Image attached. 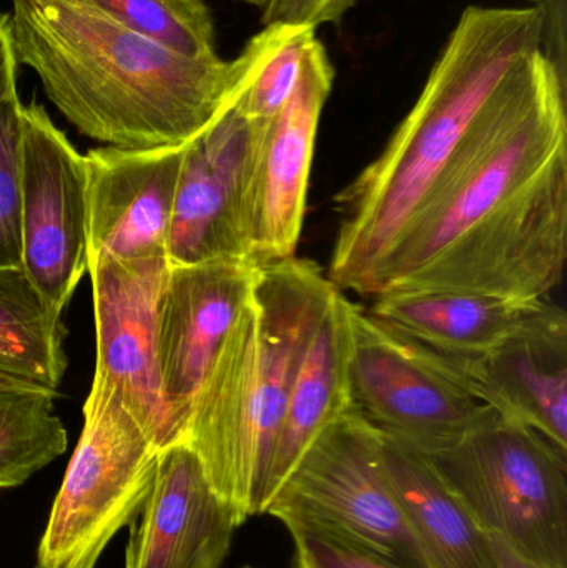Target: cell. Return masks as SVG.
Segmentation results:
<instances>
[{"mask_svg": "<svg viewBox=\"0 0 567 568\" xmlns=\"http://www.w3.org/2000/svg\"><path fill=\"white\" fill-rule=\"evenodd\" d=\"M567 258V87L523 57L445 182L386 263L378 294L459 291L546 300Z\"/></svg>", "mask_w": 567, "mask_h": 568, "instance_id": "1", "label": "cell"}, {"mask_svg": "<svg viewBox=\"0 0 567 568\" xmlns=\"http://www.w3.org/2000/svg\"><path fill=\"white\" fill-rule=\"evenodd\" d=\"M535 9L462 13L408 115L378 159L342 193L328 280L375 297L389 256L462 155L473 125L513 67L539 50Z\"/></svg>", "mask_w": 567, "mask_h": 568, "instance_id": "2", "label": "cell"}, {"mask_svg": "<svg viewBox=\"0 0 567 568\" xmlns=\"http://www.w3.org/2000/svg\"><path fill=\"white\" fill-rule=\"evenodd\" d=\"M13 43L82 135L120 149L185 145L232 99L245 57L190 59L73 0H12Z\"/></svg>", "mask_w": 567, "mask_h": 568, "instance_id": "3", "label": "cell"}, {"mask_svg": "<svg viewBox=\"0 0 567 568\" xmlns=\"http://www.w3.org/2000/svg\"><path fill=\"white\" fill-rule=\"evenodd\" d=\"M336 290L310 260L260 265L250 303L193 399L185 444L240 526L263 516L286 399Z\"/></svg>", "mask_w": 567, "mask_h": 568, "instance_id": "4", "label": "cell"}, {"mask_svg": "<svg viewBox=\"0 0 567 568\" xmlns=\"http://www.w3.org/2000/svg\"><path fill=\"white\" fill-rule=\"evenodd\" d=\"M419 453L483 532L536 566L567 568L566 450L488 409L455 439Z\"/></svg>", "mask_w": 567, "mask_h": 568, "instance_id": "5", "label": "cell"}, {"mask_svg": "<svg viewBox=\"0 0 567 568\" xmlns=\"http://www.w3.org/2000/svg\"><path fill=\"white\" fill-rule=\"evenodd\" d=\"M159 450L109 384L92 381L83 427L37 550V568H95L142 513Z\"/></svg>", "mask_w": 567, "mask_h": 568, "instance_id": "6", "label": "cell"}, {"mask_svg": "<svg viewBox=\"0 0 567 568\" xmlns=\"http://www.w3.org/2000/svg\"><path fill=\"white\" fill-rule=\"evenodd\" d=\"M263 516L322 530L393 568H432L389 486L378 430L353 410L320 434Z\"/></svg>", "mask_w": 567, "mask_h": 568, "instance_id": "7", "label": "cell"}, {"mask_svg": "<svg viewBox=\"0 0 567 568\" xmlns=\"http://www.w3.org/2000/svg\"><path fill=\"white\" fill-rule=\"evenodd\" d=\"M348 384L356 416L418 450L455 439L489 409L469 393L442 353L356 303Z\"/></svg>", "mask_w": 567, "mask_h": 568, "instance_id": "8", "label": "cell"}, {"mask_svg": "<svg viewBox=\"0 0 567 568\" xmlns=\"http://www.w3.org/2000/svg\"><path fill=\"white\" fill-rule=\"evenodd\" d=\"M240 82L219 115L183 145L166 239L170 266L252 262L250 196L270 122L242 112L236 103Z\"/></svg>", "mask_w": 567, "mask_h": 568, "instance_id": "9", "label": "cell"}, {"mask_svg": "<svg viewBox=\"0 0 567 568\" xmlns=\"http://www.w3.org/2000/svg\"><path fill=\"white\" fill-rule=\"evenodd\" d=\"M22 268L57 313L89 272L85 159L37 102L23 106Z\"/></svg>", "mask_w": 567, "mask_h": 568, "instance_id": "10", "label": "cell"}, {"mask_svg": "<svg viewBox=\"0 0 567 568\" xmlns=\"http://www.w3.org/2000/svg\"><path fill=\"white\" fill-rule=\"evenodd\" d=\"M166 256L120 262L89 256L95 317L93 381L113 387L155 449L175 446L156 366V307L169 273Z\"/></svg>", "mask_w": 567, "mask_h": 568, "instance_id": "11", "label": "cell"}, {"mask_svg": "<svg viewBox=\"0 0 567 568\" xmlns=\"http://www.w3.org/2000/svg\"><path fill=\"white\" fill-rule=\"evenodd\" d=\"M256 263L169 266L156 307V366L175 443H185L193 399L255 286Z\"/></svg>", "mask_w": 567, "mask_h": 568, "instance_id": "12", "label": "cell"}, {"mask_svg": "<svg viewBox=\"0 0 567 568\" xmlns=\"http://www.w3.org/2000/svg\"><path fill=\"white\" fill-rule=\"evenodd\" d=\"M335 82L318 39L310 43L295 92L266 126L250 196V246L256 265L296 256L316 133Z\"/></svg>", "mask_w": 567, "mask_h": 568, "instance_id": "13", "label": "cell"}, {"mask_svg": "<svg viewBox=\"0 0 567 568\" xmlns=\"http://www.w3.org/2000/svg\"><path fill=\"white\" fill-rule=\"evenodd\" d=\"M183 145L99 146L85 159L89 256L120 262L166 256Z\"/></svg>", "mask_w": 567, "mask_h": 568, "instance_id": "14", "label": "cell"}, {"mask_svg": "<svg viewBox=\"0 0 567 568\" xmlns=\"http://www.w3.org/2000/svg\"><path fill=\"white\" fill-rule=\"evenodd\" d=\"M139 517L125 568H222L240 527L185 443L160 450Z\"/></svg>", "mask_w": 567, "mask_h": 568, "instance_id": "15", "label": "cell"}, {"mask_svg": "<svg viewBox=\"0 0 567 568\" xmlns=\"http://www.w3.org/2000/svg\"><path fill=\"white\" fill-rule=\"evenodd\" d=\"M442 356L479 403L567 453V317L563 307L551 304L531 326L492 353Z\"/></svg>", "mask_w": 567, "mask_h": 568, "instance_id": "16", "label": "cell"}, {"mask_svg": "<svg viewBox=\"0 0 567 568\" xmlns=\"http://www.w3.org/2000/svg\"><path fill=\"white\" fill-rule=\"evenodd\" d=\"M353 301L336 290L300 363L270 466L266 504L323 430L352 413L348 384Z\"/></svg>", "mask_w": 567, "mask_h": 568, "instance_id": "17", "label": "cell"}, {"mask_svg": "<svg viewBox=\"0 0 567 568\" xmlns=\"http://www.w3.org/2000/svg\"><path fill=\"white\" fill-rule=\"evenodd\" d=\"M551 304L459 291H402L375 296L369 313L439 353L476 357L531 326Z\"/></svg>", "mask_w": 567, "mask_h": 568, "instance_id": "18", "label": "cell"}, {"mask_svg": "<svg viewBox=\"0 0 567 568\" xmlns=\"http://www.w3.org/2000/svg\"><path fill=\"white\" fill-rule=\"evenodd\" d=\"M379 434L389 486L432 568H496L488 534L443 483L428 457Z\"/></svg>", "mask_w": 567, "mask_h": 568, "instance_id": "19", "label": "cell"}, {"mask_svg": "<svg viewBox=\"0 0 567 568\" xmlns=\"http://www.w3.org/2000/svg\"><path fill=\"white\" fill-rule=\"evenodd\" d=\"M67 327L20 268H0V373L59 393Z\"/></svg>", "mask_w": 567, "mask_h": 568, "instance_id": "20", "label": "cell"}, {"mask_svg": "<svg viewBox=\"0 0 567 568\" xmlns=\"http://www.w3.org/2000/svg\"><path fill=\"white\" fill-rule=\"evenodd\" d=\"M57 396L45 387L0 389V489L22 486L65 453V426L53 413Z\"/></svg>", "mask_w": 567, "mask_h": 568, "instance_id": "21", "label": "cell"}, {"mask_svg": "<svg viewBox=\"0 0 567 568\" xmlns=\"http://www.w3.org/2000/svg\"><path fill=\"white\" fill-rule=\"evenodd\" d=\"M316 29L292 23H269L245 49L246 65L236 92L242 112L256 122H272L288 102L302 75L303 60Z\"/></svg>", "mask_w": 567, "mask_h": 568, "instance_id": "22", "label": "cell"}, {"mask_svg": "<svg viewBox=\"0 0 567 568\" xmlns=\"http://www.w3.org/2000/svg\"><path fill=\"white\" fill-rule=\"evenodd\" d=\"M190 59L216 57L215 22L203 0H73Z\"/></svg>", "mask_w": 567, "mask_h": 568, "instance_id": "23", "label": "cell"}, {"mask_svg": "<svg viewBox=\"0 0 567 568\" xmlns=\"http://www.w3.org/2000/svg\"><path fill=\"white\" fill-rule=\"evenodd\" d=\"M23 105L0 103V268L22 266L20 243V149Z\"/></svg>", "mask_w": 567, "mask_h": 568, "instance_id": "24", "label": "cell"}, {"mask_svg": "<svg viewBox=\"0 0 567 568\" xmlns=\"http://www.w3.org/2000/svg\"><path fill=\"white\" fill-rule=\"evenodd\" d=\"M286 530L295 542L296 568H393L322 530L305 526H290Z\"/></svg>", "mask_w": 567, "mask_h": 568, "instance_id": "25", "label": "cell"}, {"mask_svg": "<svg viewBox=\"0 0 567 568\" xmlns=\"http://www.w3.org/2000/svg\"><path fill=\"white\" fill-rule=\"evenodd\" d=\"M355 0H270L263 9L262 23H292L318 29L345 17Z\"/></svg>", "mask_w": 567, "mask_h": 568, "instance_id": "26", "label": "cell"}, {"mask_svg": "<svg viewBox=\"0 0 567 568\" xmlns=\"http://www.w3.org/2000/svg\"><path fill=\"white\" fill-rule=\"evenodd\" d=\"M539 17V53L567 87V0H529Z\"/></svg>", "mask_w": 567, "mask_h": 568, "instance_id": "27", "label": "cell"}, {"mask_svg": "<svg viewBox=\"0 0 567 568\" xmlns=\"http://www.w3.org/2000/svg\"><path fill=\"white\" fill-rule=\"evenodd\" d=\"M19 65L10 13L0 10V103L19 99V92H17Z\"/></svg>", "mask_w": 567, "mask_h": 568, "instance_id": "28", "label": "cell"}, {"mask_svg": "<svg viewBox=\"0 0 567 568\" xmlns=\"http://www.w3.org/2000/svg\"><path fill=\"white\" fill-rule=\"evenodd\" d=\"M489 542H492L496 568H541L536 566V564L529 562L525 557L519 556L516 550H513L499 537L489 536Z\"/></svg>", "mask_w": 567, "mask_h": 568, "instance_id": "29", "label": "cell"}, {"mask_svg": "<svg viewBox=\"0 0 567 568\" xmlns=\"http://www.w3.org/2000/svg\"><path fill=\"white\" fill-rule=\"evenodd\" d=\"M3 387H40L36 384L26 383V381L16 379V377L7 376V374L0 373V389Z\"/></svg>", "mask_w": 567, "mask_h": 568, "instance_id": "30", "label": "cell"}, {"mask_svg": "<svg viewBox=\"0 0 567 568\" xmlns=\"http://www.w3.org/2000/svg\"><path fill=\"white\" fill-rule=\"evenodd\" d=\"M242 2H246L250 3V6L262 7V9H265L266 3H269L270 0H242Z\"/></svg>", "mask_w": 567, "mask_h": 568, "instance_id": "31", "label": "cell"}, {"mask_svg": "<svg viewBox=\"0 0 567 568\" xmlns=\"http://www.w3.org/2000/svg\"><path fill=\"white\" fill-rule=\"evenodd\" d=\"M245 568H252V567H245Z\"/></svg>", "mask_w": 567, "mask_h": 568, "instance_id": "32", "label": "cell"}]
</instances>
